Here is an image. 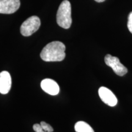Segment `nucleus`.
I'll return each instance as SVG.
<instances>
[{
    "label": "nucleus",
    "mask_w": 132,
    "mask_h": 132,
    "mask_svg": "<svg viewBox=\"0 0 132 132\" xmlns=\"http://www.w3.org/2000/svg\"><path fill=\"white\" fill-rule=\"evenodd\" d=\"M41 88L46 93L52 95H56L59 92V85L52 79L46 78L43 80L40 83Z\"/></svg>",
    "instance_id": "obj_7"
},
{
    "label": "nucleus",
    "mask_w": 132,
    "mask_h": 132,
    "mask_svg": "<svg viewBox=\"0 0 132 132\" xmlns=\"http://www.w3.org/2000/svg\"><path fill=\"white\" fill-rule=\"evenodd\" d=\"M12 85L11 75L7 71L0 73V93L6 94L9 92Z\"/></svg>",
    "instance_id": "obj_8"
},
{
    "label": "nucleus",
    "mask_w": 132,
    "mask_h": 132,
    "mask_svg": "<svg viewBox=\"0 0 132 132\" xmlns=\"http://www.w3.org/2000/svg\"><path fill=\"white\" fill-rule=\"evenodd\" d=\"M56 21L59 26L69 29L72 23L71 4L68 0H64L59 5L56 14Z\"/></svg>",
    "instance_id": "obj_2"
},
{
    "label": "nucleus",
    "mask_w": 132,
    "mask_h": 132,
    "mask_svg": "<svg viewBox=\"0 0 132 132\" xmlns=\"http://www.w3.org/2000/svg\"><path fill=\"white\" fill-rule=\"evenodd\" d=\"M98 95L104 103L110 106H114L118 103V98L113 92L105 87H101L98 89Z\"/></svg>",
    "instance_id": "obj_6"
},
{
    "label": "nucleus",
    "mask_w": 132,
    "mask_h": 132,
    "mask_svg": "<svg viewBox=\"0 0 132 132\" xmlns=\"http://www.w3.org/2000/svg\"><path fill=\"white\" fill-rule=\"evenodd\" d=\"M40 26V19L37 16H31L26 19L21 25L20 32L25 37L30 36L39 29Z\"/></svg>",
    "instance_id": "obj_3"
},
{
    "label": "nucleus",
    "mask_w": 132,
    "mask_h": 132,
    "mask_svg": "<svg viewBox=\"0 0 132 132\" xmlns=\"http://www.w3.org/2000/svg\"><path fill=\"white\" fill-rule=\"evenodd\" d=\"M40 124L42 126V127L44 130L46 132H53V128L50 125H49L48 123H46L45 122L42 121L40 122Z\"/></svg>",
    "instance_id": "obj_10"
},
{
    "label": "nucleus",
    "mask_w": 132,
    "mask_h": 132,
    "mask_svg": "<svg viewBox=\"0 0 132 132\" xmlns=\"http://www.w3.org/2000/svg\"><path fill=\"white\" fill-rule=\"evenodd\" d=\"M65 46L59 41L48 44L40 53V57L45 62L62 61L65 57Z\"/></svg>",
    "instance_id": "obj_1"
},
{
    "label": "nucleus",
    "mask_w": 132,
    "mask_h": 132,
    "mask_svg": "<svg viewBox=\"0 0 132 132\" xmlns=\"http://www.w3.org/2000/svg\"><path fill=\"white\" fill-rule=\"evenodd\" d=\"M127 27L128 30L132 34V12H131L128 15V22H127Z\"/></svg>",
    "instance_id": "obj_11"
},
{
    "label": "nucleus",
    "mask_w": 132,
    "mask_h": 132,
    "mask_svg": "<svg viewBox=\"0 0 132 132\" xmlns=\"http://www.w3.org/2000/svg\"><path fill=\"white\" fill-rule=\"evenodd\" d=\"M33 129L36 132H46L44 131L41 125L39 123H35L33 125Z\"/></svg>",
    "instance_id": "obj_12"
},
{
    "label": "nucleus",
    "mask_w": 132,
    "mask_h": 132,
    "mask_svg": "<svg viewBox=\"0 0 132 132\" xmlns=\"http://www.w3.org/2000/svg\"><path fill=\"white\" fill-rule=\"evenodd\" d=\"M105 62L107 65L111 67L116 74L123 76L128 72V70L122 64L120 63L118 57L113 56L111 54H106L105 57Z\"/></svg>",
    "instance_id": "obj_4"
},
{
    "label": "nucleus",
    "mask_w": 132,
    "mask_h": 132,
    "mask_svg": "<svg viewBox=\"0 0 132 132\" xmlns=\"http://www.w3.org/2000/svg\"><path fill=\"white\" fill-rule=\"evenodd\" d=\"M20 6V0H0V14H13L19 9Z\"/></svg>",
    "instance_id": "obj_5"
},
{
    "label": "nucleus",
    "mask_w": 132,
    "mask_h": 132,
    "mask_svg": "<svg viewBox=\"0 0 132 132\" xmlns=\"http://www.w3.org/2000/svg\"><path fill=\"white\" fill-rule=\"evenodd\" d=\"M75 130L76 132H94L88 123L83 121H79L75 123Z\"/></svg>",
    "instance_id": "obj_9"
},
{
    "label": "nucleus",
    "mask_w": 132,
    "mask_h": 132,
    "mask_svg": "<svg viewBox=\"0 0 132 132\" xmlns=\"http://www.w3.org/2000/svg\"><path fill=\"white\" fill-rule=\"evenodd\" d=\"M94 1H95L97 3H102V2H103V1H105V0H94Z\"/></svg>",
    "instance_id": "obj_13"
}]
</instances>
